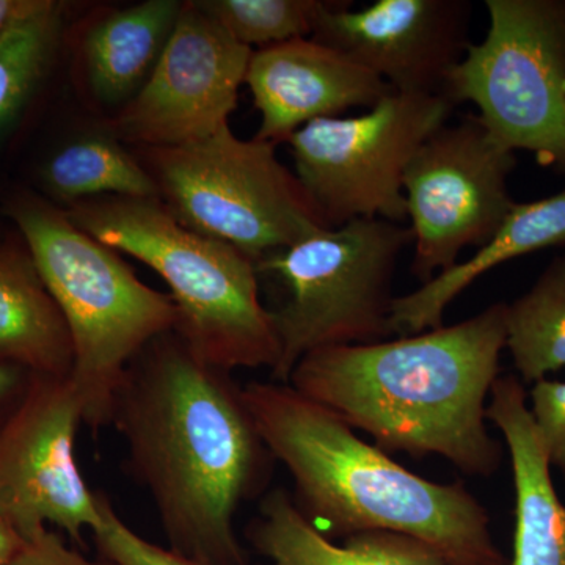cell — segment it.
Segmentation results:
<instances>
[{"instance_id": "cell-1", "label": "cell", "mask_w": 565, "mask_h": 565, "mask_svg": "<svg viewBox=\"0 0 565 565\" xmlns=\"http://www.w3.org/2000/svg\"><path fill=\"white\" fill-rule=\"evenodd\" d=\"M110 424L170 550L204 565H248L234 519L266 494L275 459L232 373L200 362L177 333L162 334L126 370Z\"/></svg>"}, {"instance_id": "cell-2", "label": "cell", "mask_w": 565, "mask_h": 565, "mask_svg": "<svg viewBox=\"0 0 565 565\" xmlns=\"http://www.w3.org/2000/svg\"><path fill=\"white\" fill-rule=\"evenodd\" d=\"M508 303L449 327L303 356L288 384L385 452L440 456L471 478L500 470L504 449L487 429L501 375Z\"/></svg>"}, {"instance_id": "cell-3", "label": "cell", "mask_w": 565, "mask_h": 565, "mask_svg": "<svg viewBox=\"0 0 565 565\" xmlns=\"http://www.w3.org/2000/svg\"><path fill=\"white\" fill-rule=\"evenodd\" d=\"M243 390L259 437L291 475L294 504L330 541L393 531L426 542L445 565H509L489 511L462 482L415 475L289 384Z\"/></svg>"}, {"instance_id": "cell-4", "label": "cell", "mask_w": 565, "mask_h": 565, "mask_svg": "<svg viewBox=\"0 0 565 565\" xmlns=\"http://www.w3.org/2000/svg\"><path fill=\"white\" fill-rule=\"evenodd\" d=\"M68 215L82 232L167 282L180 316L174 333L200 362L228 373L274 370L280 344L247 255L185 228L161 200L103 196L74 204Z\"/></svg>"}, {"instance_id": "cell-5", "label": "cell", "mask_w": 565, "mask_h": 565, "mask_svg": "<svg viewBox=\"0 0 565 565\" xmlns=\"http://www.w3.org/2000/svg\"><path fill=\"white\" fill-rule=\"evenodd\" d=\"M41 280L62 311L73 343L71 382L84 424L110 426L126 370L148 344L178 326L177 307L111 250L74 225L68 212L24 196L11 204Z\"/></svg>"}, {"instance_id": "cell-6", "label": "cell", "mask_w": 565, "mask_h": 565, "mask_svg": "<svg viewBox=\"0 0 565 565\" xmlns=\"http://www.w3.org/2000/svg\"><path fill=\"white\" fill-rule=\"evenodd\" d=\"M408 245H414L411 226L355 218L256 263L258 275H275L288 292L269 308L280 344L273 382L288 384L297 363L319 349L396 338L393 280Z\"/></svg>"}, {"instance_id": "cell-7", "label": "cell", "mask_w": 565, "mask_h": 565, "mask_svg": "<svg viewBox=\"0 0 565 565\" xmlns=\"http://www.w3.org/2000/svg\"><path fill=\"white\" fill-rule=\"evenodd\" d=\"M159 200L185 228L222 241L258 263L330 230L277 145L239 139L230 125L206 139L141 148Z\"/></svg>"}, {"instance_id": "cell-8", "label": "cell", "mask_w": 565, "mask_h": 565, "mask_svg": "<svg viewBox=\"0 0 565 565\" xmlns=\"http://www.w3.org/2000/svg\"><path fill=\"white\" fill-rule=\"evenodd\" d=\"M489 31L449 73L444 96L473 103L509 150L565 177V0H487Z\"/></svg>"}, {"instance_id": "cell-9", "label": "cell", "mask_w": 565, "mask_h": 565, "mask_svg": "<svg viewBox=\"0 0 565 565\" xmlns=\"http://www.w3.org/2000/svg\"><path fill=\"white\" fill-rule=\"evenodd\" d=\"M455 107L445 96L394 92L359 117L308 122L286 141L294 173L330 228L355 218L403 223L405 170Z\"/></svg>"}, {"instance_id": "cell-10", "label": "cell", "mask_w": 565, "mask_h": 565, "mask_svg": "<svg viewBox=\"0 0 565 565\" xmlns=\"http://www.w3.org/2000/svg\"><path fill=\"white\" fill-rule=\"evenodd\" d=\"M515 166V152L478 115L446 122L424 141L403 181L416 280H433L456 266L465 248L492 239L516 204L508 189Z\"/></svg>"}, {"instance_id": "cell-11", "label": "cell", "mask_w": 565, "mask_h": 565, "mask_svg": "<svg viewBox=\"0 0 565 565\" xmlns=\"http://www.w3.org/2000/svg\"><path fill=\"white\" fill-rule=\"evenodd\" d=\"M84 411L70 377L32 374L17 407L0 423V515L25 542L47 525L76 544L102 523L99 493L77 463Z\"/></svg>"}, {"instance_id": "cell-12", "label": "cell", "mask_w": 565, "mask_h": 565, "mask_svg": "<svg viewBox=\"0 0 565 565\" xmlns=\"http://www.w3.org/2000/svg\"><path fill=\"white\" fill-rule=\"evenodd\" d=\"M252 54L195 2L184 3L150 79L117 111L111 134L140 148L206 139L230 125Z\"/></svg>"}, {"instance_id": "cell-13", "label": "cell", "mask_w": 565, "mask_h": 565, "mask_svg": "<svg viewBox=\"0 0 565 565\" xmlns=\"http://www.w3.org/2000/svg\"><path fill=\"white\" fill-rule=\"evenodd\" d=\"M330 2L311 39L343 52L396 93L444 96L470 46L468 0H377L363 10Z\"/></svg>"}, {"instance_id": "cell-14", "label": "cell", "mask_w": 565, "mask_h": 565, "mask_svg": "<svg viewBox=\"0 0 565 565\" xmlns=\"http://www.w3.org/2000/svg\"><path fill=\"white\" fill-rule=\"evenodd\" d=\"M245 84L262 117L255 139L274 145L308 122L337 118L352 107L373 109L394 93L370 70L313 39L253 51Z\"/></svg>"}, {"instance_id": "cell-15", "label": "cell", "mask_w": 565, "mask_h": 565, "mask_svg": "<svg viewBox=\"0 0 565 565\" xmlns=\"http://www.w3.org/2000/svg\"><path fill=\"white\" fill-rule=\"evenodd\" d=\"M487 422L503 434L515 490L514 546L509 565H565V505L557 497L519 375H500Z\"/></svg>"}, {"instance_id": "cell-16", "label": "cell", "mask_w": 565, "mask_h": 565, "mask_svg": "<svg viewBox=\"0 0 565 565\" xmlns=\"http://www.w3.org/2000/svg\"><path fill=\"white\" fill-rule=\"evenodd\" d=\"M245 539L267 565H445L426 542L393 531H362L341 544L330 541L300 514L285 489L264 494Z\"/></svg>"}, {"instance_id": "cell-17", "label": "cell", "mask_w": 565, "mask_h": 565, "mask_svg": "<svg viewBox=\"0 0 565 565\" xmlns=\"http://www.w3.org/2000/svg\"><path fill=\"white\" fill-rule=\"evenodd\" d=\"M565 244V191L533 203H516L492 239L470 259L457 263L414 292L394 299L392 323L396 337L444 326L446 308L494 267Z\"/></svg>"}, {"instance_id": "cell-18", "label": "cell", "mask_w": 565, "mask_h": 565, "mask_svg": "<svg viewBox=\"0 0 565 565\" xmlns=\"http://www.w3.org/2000/svg\"><path fill=\"white\" fill-rule=\"evenodd\" d=\"M184 2L147 0L93 22L82 40L88 88L103 106L131 102L150 79Z\"/></svg>"}, {"instance_id": "cell-19", "label": "cell", "mask_w": 565, "mask_h": 565, "mask_svg": "<svg viewBox=\"0 0 565 565\" xmlns=\"http://www.w3.org/2000/svg\"><path fill=\"white\" fill-rule=\"evenodd\" d=\"M0 359L46 377H70L73 343L28 248L0 245Z\"/></svg>"}, {"instance_id": "cell-20", "label": "cell", "mask_w": 565, "mask_h": 565, "mask_svg": "<svg viewBox=\"0 0 565 565\" xmlns=\"http://www.w3.org/2000/svg\"><path fill=\"white\" fill-rule=\"evenodd\" d=\"M40 177L52 199L71 206L103 196L159 200L151 174L114 134H88L68 141L47 159Z\"/></svg>"}, {"instance_id": "cell-21", "label": "cell", "mask_w": 565, "mask_h": 565, "mask_svg": "<svg viewBox=\"0 0 565 565\" xmlns=\"http://www.w3.org/2000/svg\"><path fill=\"white\" fill-rule=\"evenodd\" d=\"M63 3L21 0L0 32V139L40 87L57 52Z\"/></svg>"}, {"instance_id": "cell-22", "label": "cell", "mask_w": 565, "mask_h": 565, "mask_svg": "<svg viewBox=\"0 0 565 565\" xmlns=\"http://www.w3.org/2000/svg\"><path fill=\"white\" fill-rule=\"evenodd\" d=\"M505 349L525 385L564 370L565 253L548 264L530 291L508 303Z\"/></svg>"}, {"instance_id": "cell-23", "label": "cell", "mask_w": 565, "mask_h": 565, "mask_svg": "<svg viewBox=\"0 0 565 565\" xmlns=\"http://www.w3.org/2000/svg\"><path fill=\"white\" fill-rule=\"evenodd\" d=\"M237 43L264 47L311 39L330 2L322 0H195Z\"/></svg>"}, {"instance_id": "cell-24", "label": "cell", "mask_w": 565, "mask_h": 565, "mask_svg": "<svg viewBox=\"0 0 565 565\" xmlns=\"http://www.w3.org/2000/svg\"><path fill=\"white\" fill-rule=\"evenodd\" d=\"M102 523L92 531L99 556L114 561L118 565H204L178 555L172 550L151 544L115 512L109 498L99 493Z\"/></svg>"}, {"instance_id": "cell-25", "label": "cell", "mask_w": 565, "mask_h": 565, "mask_svg": "<svg viewBox=\"0 0 565 565\" xmlns=\"http://www.w3.org/2000/svg\"><path fill=\"white\" fill-rule=\"evenodd\" d=\"M530 414L550 467L565 478V382L542 379L531 385Z\"/></svg>"}, {"instance_id": "cell-26", "label": "cell", "mask_w": 565, "mask_h": 565, "mask_svg": "<svg viewBox=\"0 0 565 565\" xmlns=\"http://www.w3.org/2000/svg\"><path fill=\"white\" fill-rule=\"evenodd\" d=\"M9 565H118L99 556L90 559L79 550L66 545L65 539L50 527L25 542Z\"/></svg>"}, {"instance_id": "cell-27", "label": "cell", "mask_w": 565, "mask_h": 565, "mask_svg": "<svg viewBox=\"0 0 565 565\" xmlns=\"http://www.w3.org/2000/svg\"><path fill=\"white\" fill-rule=\"evenodd\" d=\"M31 379L32 374L24 367L0 359V423L20 403Z\"/></svg>"}, {"instance_id": "cell-28", "label": "cell", "mask_w": 565, "mask_h": 565, "mask_svg": "<svg viewBox=\"0 0 565 565\" xmlns=\"http://www.w3.org/2000/svg\"><path fill=\"white\" fill-rule=\"evenodd\" d=\"M24 544V539L0 515V565H9Z\"/></svg>"}, {"instance_id": "cell-29", "label": "cell", "mask_w": 565, "mask_h": 565, "mask_svg": "<svg viewBox=\"0 0 565 565\" xmlns=\"http://www.w3.org/2000/svg\"><path fill=\"white\" fill-rule=\"evenodd\" d=\"M21 0H0V32L6 28L7 22L13 17L14 11L20 7Z\"/></svg>"}]
</instances>
